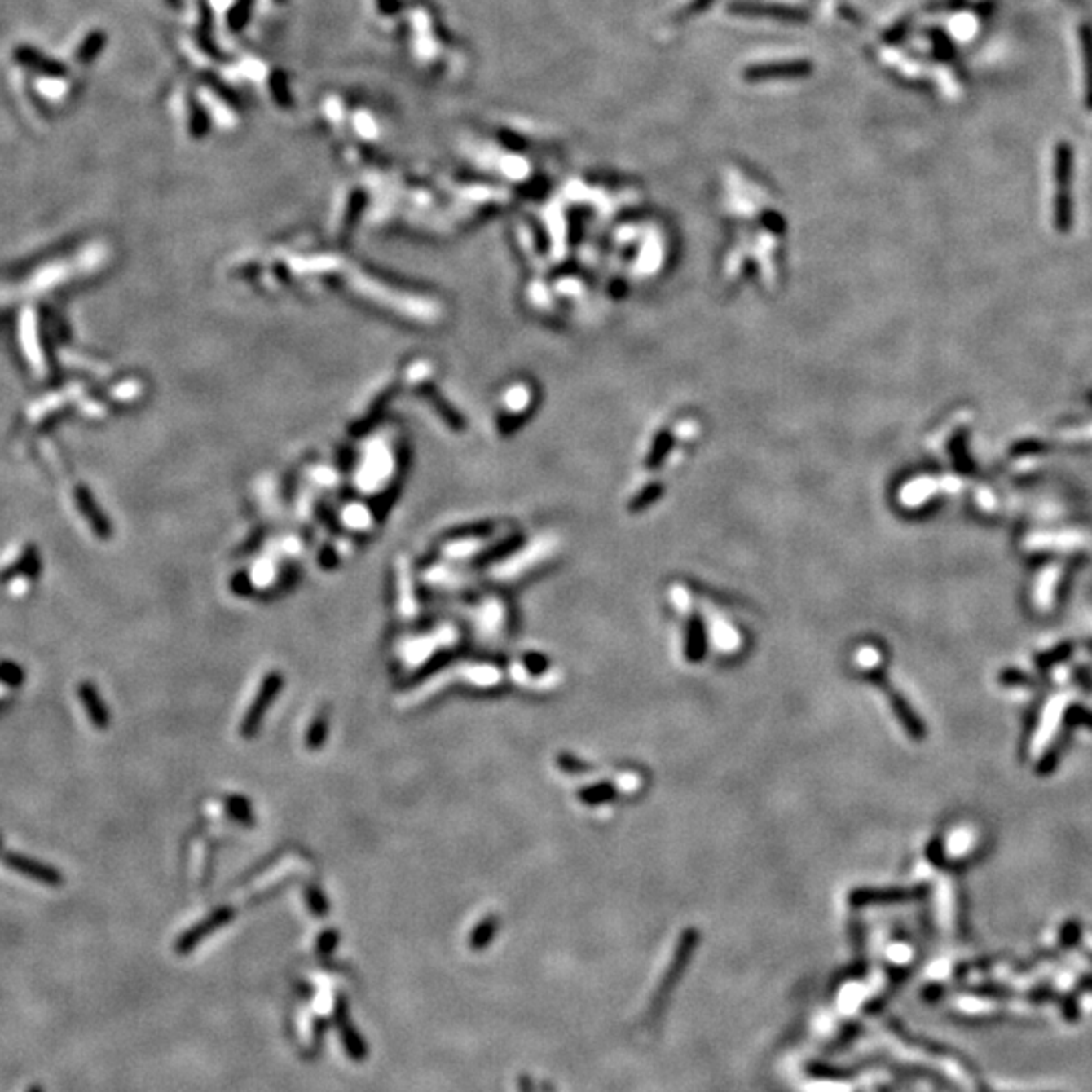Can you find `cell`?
Listing matches in <instances>:
<instances>
[{"label":"cell","instance_id":"ba28073f","mask_svg":"<svg viewBox=\"0 0 1092 1092\" xmlns=\"http://www.w3.org/2000/svg\"><path fill=\"white\" fill-rule=\"evenodd\" d=\"M690 641L686 644V655L692 662H698L707 652V640H704V629L700 621H692L690 625Z\"/></svg>","mask_w":1092,"mask_h":1092},{"label":"cell","instance_id":"5b68a950","mask_svg":"<svg viewBox=\"0 0 1092 1092\" xmlns=\"http://www.w3.org/2000/svg\"><path fill=\"white\" fill-rule=\"evenodd\" d=\"M229 917H231V910H218V913L213 914L211 918H207L203 925H199V927L191 928L188 932H184V935L180 936L178 943H176V951L183 953V955H184V953L192 951V949H195L196 944H199L200 940L205 939V936L211 935V932L217 931L218 927L225 925V922L229 921Z\"/></svg>","mask_w":1092,"mask_h":1092},{"label":"cell","instance_id":"277c9868","mask_svg":"<svg viewBox=\"0 0 1092 1092\" xmlns=\"http://www.w3.org/2000/svg\"><path fill=\"white\" fill-rule=\"evenodd\" d=\"M280 688H281V676L280 674L267 676L266 682H263V686H262V690H259L258 700H255L253 707H251L249 712H247L245 720H243V734H245V737H251V734L258 730V726H259V722H262L263 714H266V710L270 708V704L273 702V698H275V694H277V690H280Z\"/></svg>","mask_w":1092,"mask_h":1092},{"label":"cell","instance_id":"7c38bea8","mask_svg":"<svg viewBox=\"0 0 1092 1092\" xmlns=\"http://www.w3.org/2000/svg\"><path fill=\"white\" fill-rule=\"evenodd\" d=\"M332 935H334V932H326V935L322 936V939H324V940H322L320 947H318V949H320V953H328V951H330V949H334V944H336V936L330 940V936H332Z\"/></svg>","mask_w":1092,"mask_h":1092},{"label":"cell","instance_id":"8992f818","mask_svg":"<svg viewBox=\"0 0 1092 1092\" xmlns=\"http://www.w3.org/2000/svg\"><path fill=\"white\" fill-rule=\"evenodd\" d=\"M79 698H81V704L86 707L87 714H90L91 722H94L98 729H106L108 722H109L108 708L103 707L102 698H99V694H98V690H95L94 684L83 682L81 686H79Z\"/></svg>","mask_w":1092,"mask_h":1092},{"label":"cell","instance_id":"7a4b0ae2","mask_svg":"<svg viewBox=\"0 0 1092 1092\" xmlns=\"http://www.w3.org/2000/svg\"><path fill=\"white\" fill-rule=\"evenodd\" d=\"M334 1024L338 1028L340 1034V1041H342L344 1050H346L348 1058H352L354 1062H363L368 1058V1046L367 1041L363 1040V1036L359 1034V1030L354 1028L350 1018V1011H348V1006L344 1003V999H338L334 1007Z\"/></svg>","mask_w":1092,"mask_h":1092},{"label":"cell","instance_id":"4fadbf2b","mask_svg":"<svg viewBox=\"0 0 1092 1092\" xmlns=\"http://www.w3.org/2000/svg\"><path fill=\"white\" fill-rule=\"evenodd\" d=\"M27 1092H43V1089H41V1086H37V1085H35V1086H31V1089H29Z\"/></svg>","mask_w":1092,"mask_h":1092},{"label":"cell","instance_id":"3957f363","mask_svg":"<svg viewBox=\"0 0 1092 1092\" xmlns=\"http://www.w3.org/2000/svg\"><path fill=\"white\" fill-rule=\"evenodd\" d=\"M2 864H4V866L11 868V870L19 872L20 876H27V878H31V880L41 882V884L59 886L63 882V876L59 870H55V868L47 866V864H43V862H37V860H33V858H27V856L15 854V852H8V854H4Z\"/></svg>","mask_w":1092,"mask_h":1092},{"label":"cell","instance_id":"8fae6325","mask_svg":"<svg viewBox=\"0 0 1092 1092\" xmlns=\"http://www.w3.org/2000/svg\"><path fill=\"white\" fill-rule=\"evenodd\" d=\"M312 894H314V896L310 898V909H312V913L314 914H326V910H328L326 902H324V898L320 896V892H318V888L316 890L312 888Z\"/></svg>","mask_w":1092,"mask_h":1092},{"label":"cell","instance_id":"6da1fadb","mask_svg":"<svg viewBox=\"0 0 1092 1092\" xmlns=\"http://www.w3.org/2000/svg\"><path fill=\"white\" fill-rule=\"evenodd\" d=\"M1070 176H1072V150L1068 142H1060L1054 152V227L1060 233H1068L1072 225V200H1070Z\"/></svg>","mask_w":1092,"mask_h":1092},{"label":"cell","instance_id":"9c48e42d","mask_svg":"<svg viewBox=\"0 0 1092 1092\" xmlns=\"http://www.w3.org/2000/svg\"><path fill=\"white\" fill-rule=\"evenodd\" d=\"M494 931H495V918H486V921L472 932V940H469L472 949L486 947V943H488Z\"/></svg>","mask_w":1092,"mask_h":1092},{"label":"cell","instance_id":"30bf717a","mask_svg":"<svg viewBox=\"0 0 1092 1092\" xmlns=\"http://www.w3.org/2000/svg\"><path fill=\"white\" fill-rule=\"evenodd\" d=\"M20 680H23V671H20V667H16L15 663L4 662L2 666H0V682L8 684V686H19Z\"/></svg>","mask_w":1092,"mask_h":1092},{"label":"cell","instance_id":"52a82bcc","mask_svg":"<svg viewBox=\"0 0 1092 1092\" xmlns=\"http://www.w3.org/2000/svg\"><path fill=\"white\" fill-rule=\"evenodd\" d=\"M1081 41H1082V53H1085V71H1086V103L1089 108H1092V29L1090 27H1082L1081 29Z\"/></svg>","mask_w":1092,"mask_h":1092}]
</instances>
